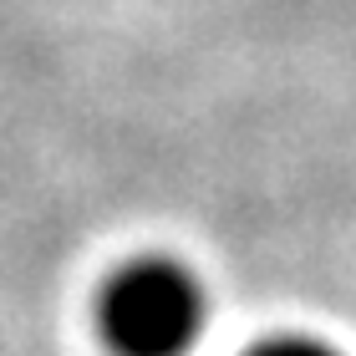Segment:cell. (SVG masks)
Returning <instances> with one entry per match:
<instances>
[{
  "label": "cell",
  "mask_w": 356,
  "mask_h": 356,
  "mask_svg": "<svg viewBox=\"0 0 356 356\" xmlns=\"http://www.w3.org/2000/svg\"><path fill=\"white\" fill-rule=\"evenodd\" d=\"M97 321L118 356H188L209 326V290L184 260L143 254L102 285Z\"/></svg>",
  "instance_id": "cell-1"
},
{
  "label": "cell",
  "mask_w": 356,
  "mask_h": 356,
  "mask_svg": "<svg viewBox=\"0 0 356 356\" xmlns=\"http://www.w3.org/2000/svg\"><path fill=\"white\" fill-rule=\"evenodd\" d=\"M245 356H346V351L331 346L326 336H311V331H280V336L254 341Z\"/></svg>",
  "instance_id": "cell-2"
}]
</instances>
